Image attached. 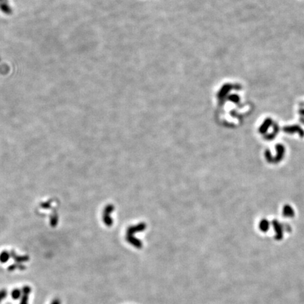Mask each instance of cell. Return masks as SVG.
Returning a JSON list of instances; mask_svg holds the SVG:
<instances>
[{
  "mask_svg": "<svg viewBox=\"0 0 304 304\" xmlns=\"http://www.w3.org/2000/svg\"><path fill=\"white\" fill-rule=\"evenodd\" d=\"M0 9L6 14H10L12 12L7 0H0Z\"/></svg>",
  "mask_w": 304,
  "mask_h": 304,
  "instance_id": "cell-2",
  "label": "cell"
},
{
  "mask_svg": "<svg viewBox=\"0 0 304 304\" xmlns=\"http://www.w3.org/2000/svg\"><path fill=\"white\" fill-rule=\"evenodd\" d=\"M21 293H22V291L20 289H13L11 292V296L12 298H13V299L17 300V299H19L21 296Z\"/></svg>",
  "mask_w": 304,
  "mask_h": 304,
  "instance_id": "cell-3",
  "label": "cell"
},
{
  "mask_svg": "<svg viewBox=\"0 0 304 304\" xmlns=\"http://www.w3.org/2000/svg\"><path fill=\"white\" fill-rule=\"evenodd\" d=\"M23 296L21 297L20 304H28L29 294L31 292V288L29 286H25L22 289Z\"/></svg>",
  "mask_w": 304,
  "mask_h": 304,
  "instance_id": "cell-1",
  "label": "cell"
},
{
  "mask_svg": "<svg viewBox=\"0 0 304 304\" xmlns=\"http://www.w3.org/2000/svg\"><path fill=\"white\" fill-rule=\"evenodd\" d=\"M7 296V291L5 289L0 290V303Z\"/></svg>",
  "mask_w": 304,
  "mask_h": 304,
  "instance_id": "cell-5",
  "label": "cell"
},
{
  "mask_svg": "<svg viewBox=\"0 0 304 304\" xmlns=\"http://www.w3.org/2000/svg\"><path fill=\"white\" fill-rule=\"evenodd\" d=\"M51 304H61V301L59 299H55L52 301Z\"/></svg>",
  "mask_w": 304,
  "mask_h": 304,
  "instance_id": "cell-7",
  "label": "cell"
},
{
  "mask_svg": "<svg viewBox=\"0 0 304 304\" xmlns=\"http://www.w3.org/2000/svg\"><path fill=\"white\" fill-rule=\"evenodd\" d=\"M9 258V255L8 252L7 251H4L0 254V261L1 262H6L8 261Z\"/></svg>",
  "mask_w": 304,
  "mask_h": 304,
  "instance_id": "cell-4",
  "label": "cell"
},
{
  "mask_svg": "<svg viewBox=\"0 0 304 304\" xmlns=\"http://www.w3.org/2000/svg\"><path fill=\"white\" fill-rule=\"evenodd\" d=\"M230 100L232 101H234V102H238V101H239V96H238V95L233 94V95H232V96H230Z\"/></svg>",
  "mask_w": 304,
  "mask_h": 304,
  "instance_id": "cell-6",
  "label": "cell"
}]
</instances>
